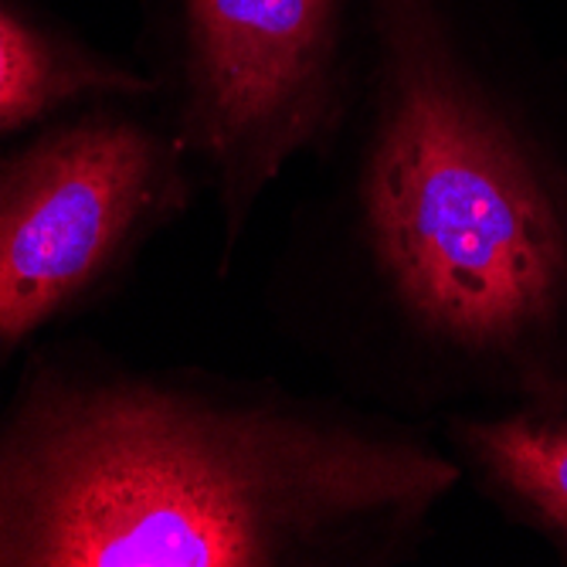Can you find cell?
I'll return each mask as SVG.
<instances>
[{
	"instance_id": "1",
	"label": "cell",
	"mask_w": 567,
	"mask_h": 567,
	"mask_svg": "<svg viewBox=\"0 0 567 567\" xmlns=\"http://www.w3.org/2000/svg\"><path fill=\"white\" fill-rule=\"evenodd\" d=\"M455 480L374 404L92 343L0 391V567H374Z\"/></svg>"
},
{
	"instance_id": "2",
	"label": "cell",
	"mask_w": 567,
	"mask_h": 567,
	"mask_svg": "<svg viewBox=\"0 0 567 567\" xmlns=\"http://www.w3.org/2000/svg\"><path fill=\"white\" fill-rule=\"evenodd\" d=\"M353 11L364 69L299 248L327 340L368 384L384 357L422 353L560 398L547 360L567 340V184L462 55L442 0Z\"/></svg>"
},
{
	"instance_id": "3",
	"label": "cell",
	"mask_w": 567,
	"mask_h": 567,
	"mask_svg": "<svg viewBox=\"0 0 567 567\" xmlns=\"http://www.w3.org/2000/svg\"><path fill=\"white\" fill-rule=\"evenodd\" d=\"M157 102L218 208L228 272L266 194L357 99L353 0H150Z\"/></svg>"
},
{
	"instance_id": "4",
	"label": "cell",
	"mask_w": 567,
	"mask_h": 567,
	"mask_svg": "<svg viewBox=\"0 0 567 567\" xmlns=\"http://www.w3.org/2000/svg\"><path fill=\"white\" fill-rule=\"evenodd\" d=\"M200 177L157 99H102L0 150V381L106 302Z\"/></svg>"
},
{
	"instance_id": "5",
	"label": "cell",
	"mask_w": 567,
	"mask_h": 567,
	"mask_svg": "<svg viewBox=\"0 0 567 567\" xmlns=\"http://www.w3.org/2000/svg\"><path fill=\"white\" fill-rule=\"evenodd\" d=\"M102 99H157V82L34 0H0V150Z\"/></svg>"
},
{
	"instance_id": "6",
	"label": "cell",
	"mask_w": 567,
	"mask_h": 567,
	"mask_svg": "<svg viewBox=\"0 0 567 567\" xmlns=\"http://www.w3.org/2000/svg\"><path fill=\"white\" fill-rule=\"evenodd\" d=\"M455 439L493 483L567 534V411L458 422Z\"/></svg>"
}]
</instances>
